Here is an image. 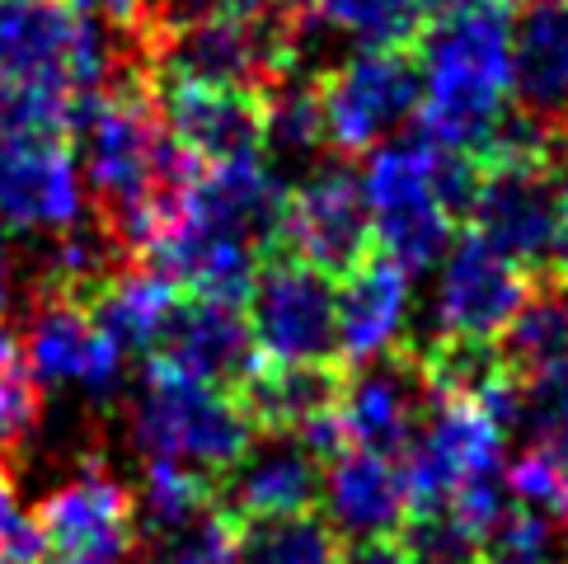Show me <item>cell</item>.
Listing matches in <instances>:
<instances>
[{
    "label": "cell",
    "mask_w": 568,
    "mask_h": 564,
    "mask_svg": "<svg viewBox=\"0 0 568 564\" xmlns=\"http://www.w3.org/2000/svg\"><path fill=\"white\" fill-rule=\"evenodd\" d=\"M418 128L442 151L479 155L513 113V6L437 10L418 33Z\"/></svg>",
    "instance_id": "1"
},
{
    "label": "cell",
    "mask_w": 568,
    "mask_h": 564,
    "mask_svg": "<svg viewBox=\"0 0 568 564\" xmlns=\"http://www.w3.org/2000/svg\"><path fill=\"white\" fill-rule=\"evenodd\" d=\"M250 437L254 423L240 410L235 391L207 386L155 362L128 400V442L141 461H165V466L221 480L250 447Z\"/></svg>",
    "instance_id": "2"
},
{
    "label": "cell",
    "mask_w": 568,
    "mask_h": 564,
    "mask_svg": "<svg viewBox=\"0 0 568 564\" xmlns=\"http://www.w3.org/2000/svg\"><path fill=\"white\" fill-rule=\"evenodd\" d=\"M136 71L146 62H132L104 19L71 0H0V80H33L85 99Z\"/></svg>",
    "instance_id": "3"
},
{
    "label": "cell",
    "mask_w": 568,
    "mask_h": 564,
    "mask_svg": "<svg viewBox=\"0 0 568 564\" xmlns=\"http://www.w3.org/2000/svg\"><path fill=\"white\" fill-rule=\"evenodd\" d=\"M437 155L442 147L428 137H390L357 170L372 208V245L409 278L437 269L460 226L437 193Z\"/></svg>",
    "instance_id": "4"
},
{
    "label": "cell",
    "mask_w": 568,
    "mask_h": 564,
    "mask_svg": "<svg viewBox=\"0 0 568 564\" xmlns=\"http://www.w3.org/2000/svg\"><path fill=\"white\" fill-rule=\"evenodd\" d=\"M19 353L29 362L38 391H80L94 405H113L128 386V349L109 330L94 325L80 296L33 288L24 325H19Z\"/></svg>",
    "instance_id": "5"
},
{
    "label": "cell",
    "mask_w": 568,
    "mask_h": 564,
    "mask_svg": "<svg viewBox=\"0 0 568 564\" xmlns=\"http://www.w3.org/2000/svg\"><path fill=\"white\" fill-rule=\"evenodd\" d=\"M263 362H338V278L287 250H268L245 292Z\"/></svg>",
    "instance_id": "6"
},
{
    "label": "cell",
    "mask_w": 568,
    "mask_h": 564,
    "mask_svg": "<svg viewBox=\"0 0 568 564\" xmlns=\"http://www.w3.org/2000/svg\"><path fill=\"white\" fill-rule=\"evenodd\" d=\"M564 208V170L550 155H479V189L465 212L470 235L521 269L550 259Z\"/></svg>",
    "instance_id": "7"
},
{
    "label": "cell",
    "mask_w": 568,
    "mask_h": 564,
    "mask_svg": "<svg viewBox=\"0 0 568 564\" xmlns=\"http://www.w3.org/2000/svg\"><path fill=\"white\" fill-rule=\"evenodd\" d=\"M320 113L329 151L367 155L381 141L404 132L418 113V62L409 48L399 52H353L334 62L320 80Z\"/></svg>",
    "instance_id": "8"
},
{
    "label": "cell",
    "mask_w": 568,
    "mask_h": 564,
    "mask_svg": "<svg viewBox=\"0 0 568 564\" xmlns=\"http://www.w3.org/2000/svg\"><path fill=\"white\" fill-rule=\"evenodd\" d=\"M507 429L475 400H433L418 433L404 447V490L409 513L446 508L470 480L503 471Z\"/></svg>",
    "instance_id": "9"
},
{
    "label": "cell",
    "mask_w": 568,
    "mask_h": 564,
    "mask_svg": "<svg viewBox=\"0 0 568 564\" xmlns=\"http://www.w3.org/2000/svg\"><path fill=\"white\" fill-rule=\"evenodd\" d=\"M277 250L306 259L334 278L372 254V208L362 193V174L343 155L320 160L306 179L287 189Z\"/></svg>",
    "instance_id": "10"
},
{
    "label": "cell",
    "mask_w": 568,
    "mask_h": 564,
    "mask_svg": "<svg viewBox=\"0 0 568 564\" xmlns=\"http://www.w3.org/2000/svg\"><path fill=\"white\" fill-rule=\"evenodd\" d=\"M33 522L57 555L118 564L136 546V494L90 452L38 498Z\"/></svg>",
    "instance_id": "11"
},
{
    "label": "cell",
    "mask_w": 568,
    "mask_h": 564,
    "mask_svg": "<svg viewBox=\"0 0 568 564\" xmlns=\"http://www.w3.org/2000/svg\"><path fill=\"white\" fill-rule=\"evenodd\" d=\"M90 212L71 137H0V226L57 235Z\"/></svg>",
    "instance_id": "12"
},
{
    "label": "cell",
    "mask_w": 568,
    "mask_h": 564,
    "mask_svg": "<svg viewBox=\"0 0 568 564\" xmlns=\"http://www.w3.org/2000/svg\"><path fill=\"white\" fill-rule=\"evenodd\" d=\"M151 94H155L160 123H165L170 141L193 165L263 155V104L254 90L151 71Z\"/></svg>",
    "instance_id": "13"
},
{
    "label": "cell",
    "mask_w": 568,
    "mask_h": 564,
    "mask_svg": "<svg viewBox=\"0 0 568 564\" xmlns=\"http://www.w3.org/2000/svg\"><path fill=\"white\" fill-rule=\"evenodd\" d=\"M531 292V278L479 235L452 240L437 264L433 339H498Z\"/></svg>",
    "instance_id": "14"
},
{
    "label": "cell",
    "mask_w": 568,
    "mask_h": 564,
    "mask_svg": "<svg viewBox=\"0 0 568 564\" xmlns=\"http://www.w3.org/2000/svg\"><path fill=\"white\" fill-rule=\"evenodd\" d=\"M428 405H433V391H428V381H423L418 353L395 349L385 357L357 362L353 372H343V391H338L334 414H338V429H343L348 447L404 456Z\"/></svg>",
    "instance_id": "15"
},
{
    "label": "cell",
    "mask_w": 568,
    "mask_h": 564,
    "mask_svg": "<svg viewBox=\"0 0 568 564\" xmlns=\"http://www.w3.org/2000/svg\"><path fill=\"white\" fill-rule=\"evenodd\" d=\"M146 357L155 367H170V372L207 381V386L235 391L240 381L254 372L258 349H254L245 306L197 296V292H179L165 320H160L155 344Z\"/></svg>",
    "instance_id": "16"
},
{
    "label": "cell",
    "mask_w": 568,
    "mask_h": 564,
    "mask_svg": "<svg viewBox=\"0 0 568 564\" xmlns=\"http://www.w3.org/2000/svg\"><path fill=\"white\" fill-rule=\"evenodd\" d=\"M320 485L324 461L296 433H258L216 480V498L235 517H292L320 508Z\"/></svg>",
    "instance_id": "17"
},
{
    "label": "cell",
    "mask_w": 568,
    "mask_h": 564,
    "mask_svg": "<svg viewBox=\"0 0 568 564\" xmlns=\"http://www.w3.org/2000/svg\"><path fill=\"white\" fill-rule=\"evenodd\" d=\"M320 508L338 541H395L404 517H409V490H404L399 461L343 447L334 461H324Z\"/></svg>",
    "instance_id": "18"
},
{
    "label": "cell",
    "mask_w": 568,
    "mask_h": 564,
    "mask_svg": "<svg viewBox=\"0 0 568 564\" xmlns=\"http://www.w3.org/2000/svg\"><path fill=\"white\" fill-rule=\"evenodd\" d=\"M409 282L414 278L385 254H367L338 278V357L357 367V362L409 349L404 344L414 315Z\"/></svg>",
    "instance_id": "19"
},
{
    "label": "cell",
    "mask_w": 568,
    "mask_h": 564,
    "mask_svg": "<svg viewBox=\"0 0 568 564\" xmlns=\"http://www.w3.org/2000/svg\"><path fill=\"white\" fill-rule=\"evenodd\" d=\"M513 104L545 128L568 118V0H526L513 14Z\"/></svg>",
    "instance_id": "20"
},
{
    "label": "cell",
    "mask_w": 568,
    "mask_h": 564,
    "mask_svg": "<svg viewBox=\"0 0 568 564\" xmlns=\"http://www.w3.org/2000/svg\"><path fill=\"white\" fill-rule=\"evenodd\" d=\"M428 0H306L292 14L296 71L311 43H343L353 52H399L414 48L428 24Z\"/></svg>",
    "instance_id": "21"
},
{
    "label": "cell",
    "mask_w": 568,
    "mask_h": 564,
    "mask_svg": "<svg viewBox=\"0 0 568 564\" xmlns=\"http://www.w3.org/2000/svg\"><path fill=\"white\" fill-rule=\"evenodd\" d=\"M343 372L338 362H254L235 386V400L254 433H301L315 419L338 410Z\"/></svg>",
    "instance_id": "22"
},
{
    "label": "cell",
    "mask_w": 568,
    "mask_h": 564,
    "mask_svg": "<svg viewBox=\"0 0 568 564\" xmlns=\"http://www.w3.org/2000/svg\"><path fill=\"white\" fill-rule=\"evenodd\" d=\"M174 296H179V288L165 273L128 259L123 269L109 273L85 296V306L94 315V325L109 330L128 353H151L155 330H160V320H165V311L174 306Z\"/></svg>",
    "instance_id": "23"
},
{
    "label": "cell",
    "mask_w": 568,
    "mask_h": 564,
    "mask_svg": "<svg viewBox=\"0 0 568 564\" xmlns=\"http://www.w3.org/2000/svg\"><path fill=\"white\" fill-rule=\"evenodd\" d=\"M258 104H263V155L273 165H311L329 147L324 141L320 85L306 71H282L258 94Z\"/></svg>",
    "instance_id": "24"
},
{
    "label": "cell",
    "mask_w": 568,
    "mask_h": 564,
    "mask_svg": "<svg viewBox=\"0 0 568 564\" xmlns=\"http://www.w3.org/2000/svg\"><path fill=\"white\" fill-rule=\"evenodd\" d=\"M498 349L507 357V367H513V376H531L568 353V288L564 282L550 278L526 292L517 315L498 334Z\"/></svg>",
    "instance_id": "25"
},
{
    "label": "cell",
    "mask_w": 568,
    "mask_h": 564,
    "mask_svg": "<svg viewBox=\"0 0 568 564\" xmlns=\"http://www.w3.org/2000/svg\"><path fill=\"white\" fill-rule=\"evenodd\" d=\"M343 546L320 513L240 517L235 564H338Z\"/></svg>",
    "instance_id": "26"
},
{
    "label": "cell",
    "mask_w": 568,
    "mask_h": 564,
    "mask_svg": "<svg viewBox=\"0 0 568 564\" xmlns=\"http://www.w3.org/2000/svg\"><path fill=\"white\" fill-rule=\"evenodd\" d=\"M151 564H235L240 517L221 498L165 532H151Z\"/></svg>",
    "instance_id": "27"
},
{
    "label": "cell",
    "mask_w": 568,
    "mask_h": 564,
    "mask_svg": "<svg viewBox=\"0 0 568 564\" xmlns=\"http://www.w3.org/2000/svg\"><path fill=\"white\" fill-rule=\"evenodd\" d=\"M80 99L33 80H0V137H71Z\"/></svg>",
    "instance_id": "28"
},
{
    "label": "cell",
    "mask_w": 568,
    "mask_h": 564,
    "mask_svg": "<svg viewBox=\"0 0 568 564\" xmlns=\"http://www.w3.org/2000/svg\"><path fill=\"white\" fill-rule=\"evenodd\" d=\"M43 419V391L29 376V362L19 353V334L0 325V447L10 456L33 437Z\"/></svg>",
    "instance_id": "29"
},
{
    "label": "cell",
    "mask_w": 568,
    "mask_h": 564,
    "mask_svg": "<svg viewBox=\"0 0 568 564\" xmlns=\"http://www.w3.org/2000/svg\"><path fill=\"white\" fill-rule=\"evenodd\" d=\"M395 541L409 564H484V541L452 508L409 513Z\"/></svg>",
    "instance_id": "30"
},
{
    "label": "cell",
    "mask_w": 568,
    "mask_h": 564,
    "mask_svg": "<svg viewBox=\"0 0 568 564\" xmlns=\"http://www.w3.org/2000/svg\"><path fill=\"white\" fill-rule=\"evenodd\" d=\"M43 551H48V541L38 532L33 513L19 503L10 452L0 447V564H38Z\"/></svg>",
    "instance_id": "31"
},
{
    "label": "cell",
    "mask_w": 568,
    "mask_h": 564,
    "mask_svg": "<svg viewBox=\"0 0 568 564\" xmlns=\"http://www.w3.org/2000/svg\"><path fill=\"white\" fill-rule=\"evenodd\" d=\"M521 423H531V429L568 423V353L555 357L550 367L521 376Z\"/></svg>",
    "instance_id": "32"
},
{
    "label": "cell",
    "mask_w": 568,
    "mask_h": 564,
    "mask_svg": "<svg viewBox=\"0 0 568 564\" xmlns=\"http://www.w3.org/2000/svg\"><path fill=\"white\" fill-rule=\"evenodd\" d=\"M75 10H85L94 19H104L113 29H128V33H141V24L151 19V6L155 0H71Z\"/></svg>",
    "instance_id": "33"
},
{
    "label": "cell",
    "mask_w": 568,
    "mask_h": 564,
    "mask_svg": "<svg viewBox=\"0 0 568 564\" xmlns=\"http://www.w3.org/2000/svg\"><path fill=\"white\" fill-rule=\"evenodd\" d=\"M338 564H409L399 551V541H353V551H343Z\"/></svg>",
    "instance_id": "34"
},
{
    "label": "cell",
    "mask_w": 568,
    "mask_h": 564,
    "mask_svg": "<svg viewBox=\"0 0 568 564\" xmlns=\"http://www.w3.org/2000/svg\"><path fill=\"white\" fill-rule=\"evenodd\" d=\"M550 273H555V282H564L568 288V189H564V208H559V226H555V245H550Z\"/></svg>",
    "instance_id": "35"
},
{
    "label": "cell",
    "mask_w": 568,
    "mask_h": 564,
    "mask_svg": "<svg viewBox=\"0 0 568 564\" xmlns=\"http://www.w3.org/2000/svg\"><path fill=\"white\" fill-rule=\"evenodd\" d=\"M14 301V245H10V231L0 226V315L10 311Z\"/></svg>",
    "instance_id": "36"
},
{
    "label": "cell",
    "mask_w": 568,
    "mask_h": 564,
    "mask_svg": "<svg viewBox=\"0 0 568 564\" xmlns=\"http://www.w3.org/2000/svg\"><path fill=\"white\" fill-rule=\"evenodd\" d=\"M484 564H564V560L555 555V546H545V551H489Z\"/></svg>",
    "instance_id": "37"
},
{
    "label": "cell",
    "mask_w": 568,
    "mask_h": 564,
    "mask_svg": "<svg viewBox=\"0 0 568 564\" xmlns=\"http://www.w3.org/2000/svg\"><path fill=\"white\" fill-rule=\"evenodd\" d=\"M555 155H559V165H568V118L555 128Z\"/></svg>",
    "instance_id": "38"
},
{
    "label": "cell",
    "mask_w": 568,
    "mask_h": 564,
    "mask_svg": "<svg viewBox=\"0 0 568 564\" xmlns=\"http://www.w3.org/2000/svg\"><path fill=\"white\" fill-rule=\"evenodd\" d=\"M258 6H268V10H277V14H296L306 0H258Z\"/></svg>",
    "instance_id": "39"
},
{
    "label": "cell",
    "mask_w": 568,
    "mask_h": 564,
    "mask_svg": "<svg viewBox=\"0 0 568 564\" xmlns=\"http://www.w3.org/2000/svg\"><path fill=\"white\" fill-rule=\"evenodd\" d=\"M456 6H475V0H428V14H437V10H456Z\"/></svg>",
    "instance_id": "40"
},
{
    "label": "cell",
    "mask_w": 568,
    "mask_h": 564,
    "mask_svg": "<svg viewBox=\"0 0 568 564\" xmlns=\"http://www.w3.org/2000/svg\"><path fill=\"white\" fill-rule=\"evenodd\" d=\"M38 564H99V560H71V555H57V560H38Z\"/></svg>",
    "instance_id": "41"
}]
</instances>
